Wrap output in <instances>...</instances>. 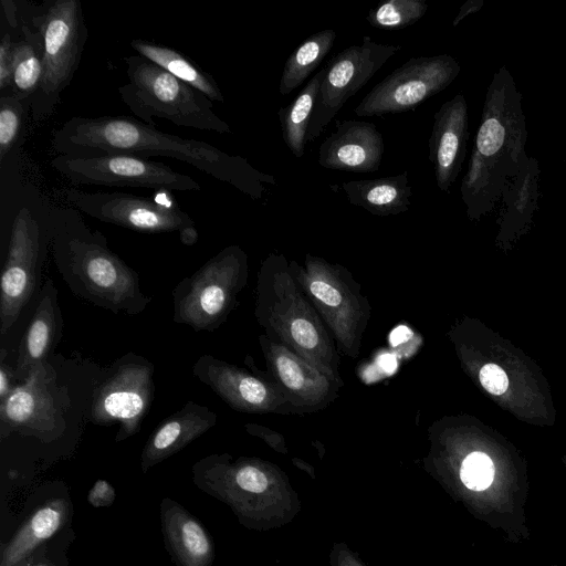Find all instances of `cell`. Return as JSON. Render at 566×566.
<instances>
[{"mask_svg":"<svg viewBox=\"0 0 566 566\" xmlns=\"http://www.w3.org/2000/svg\"><path fill=\"white\" fill-rule=\"evenodd\" d=\"M20 31L23 36L15 41L14 45L10 94L30 105L43 77V50L39 33L29 25L21 14Z\"/></svg>","mask_w":566,"mask_h":566,"instance_id":"26","label":"cell"},{"mask_svg":"<svg viewBox=\"0 0 566 566\" xmlns=\"http://www.w3.org/2000/svg\"><path fill=\"white\" fill-rule=\"evenodd\" d=\"M192 371L195 377L211 388L231 408L241 412L274 411L286 402L276 385L211 355L200 356Z\"/></svg>","mask_w":566,"mask_h":566,"instance_id":"17","label":"cell"},{"mask_svg":"<svg viewBox=\"0 0 566 566\" xmlns=\"http://www.w3.org/2000/svg\"><path fill=\"white\" fill-rule=\"evenodd\" d=\"M340 186L349 203L374 216L399 214L406 212L411 203L412 189L407 171L375 179L345 181Z\"/></svg>","mask_w":566,"mask_h":566,"instance_id":"24","label":"cell"},{"mask_svg":"<svg viewBox=\"0 0 566 566\" xmlns=\"http://www.w3.org/2000/svg\"><path fill=\"white\" fill-rule=\"evenodd\" d=\"M323 75L324 67L314 74L287 106L277 111L283 140L296 158L305 154L307 130Z\"/></svg>","mask_w":566,"mask_h":566,"instance_id":"27","label":"cell"},{"mask_svg":"<svg viewBox=\"0 0 566 566\" xmlns=\"http://www.w3.org/2000/svg\"><path fill=\"white\" fill-rule=\"evenodd\" d=\"M116 499L114 488L106 480H97L88 492L87 501L94 507L111 506Z\"/></svg>","mask_w":566,"mask_h":566,"instance_id":"35","label":"cell"},{"mask_svg":"<svg viewBox=\"0 0 566 566\" xmlns=\"http://www.w3.org/2000/svg\"><path fill=\"white\" fill-rule=\"evenodd\" d=\"M483 0H467L460 8L458 14L452 21V27H457L464 18L481 10Z\"/></svg>","mask_w":566,"mask_h":566,"instance_id":"38","label":"cell"},{"mask_svg":"<svg viewBox=\"0 0 566 566\" xmlns=\"http://www.w3.org/2000/svg\"><path fill=\"white\" fill-rule=\"evenodd\" d=\"M25 103L27 102L17 98L12 94H2L0 97L1 166L9 160L13 150H18V143L22 133L23 119L27 109Z\"/></svg>","mask_w":566,"mask_h":566,"instance_id":"30","label":"cell"},{"mask_svg":"<svg viewBox=\"0 0 566 566\" xmlns=\"http://www.w3.org/2000/svg\"><path fill=\"white\" fill-rule=\"evenodd\" d=\"M248 275V258L238 245H229L209 259L172 291L174 322L196 332H213L235 305Z\"/></svg>","mask_w":566,"mask_h":566,"instance_id":"8","label":"cell"},{"mask_svg":"<svg viewBox=\"0 0 566 566\" xmlns=\"http://www.w3.org/2000/svg\"><path fill=\"white\" fill-rule=\"evenodd\" d=\"M159 518L165 548L176 566H212L213 539L200 520L170 497L160 501Z\"/></svg>","mask_w":566,"mask_h":566,"instance_id":"21","label":"cell"},{"mask_svg":"<svg viewBox=\"0 0 566 566\" xmlns=\"http://www.w3.org/2000/svg\"><path fill=\"white\" fill-rule=\"evenodd\" d=\"M217 422V415L208 407L188 401L180 410L164 419L148 437L142 454L140 470L151 468L182 450Z\"/></svg>","mask_w":566,"mask_h":566,"instance_id":"22","label":"cell"},{"mask_svg":"<svg viewBox=\"0 0 566 566\" xmlns=\"http://www.w3.org/2000/svg\"><path fill=\"white\" fill-rule=\"evenodd\" d=\"M336 32L325 29L306 38L287 57L281 75L279 92L290 94L318 66L334 45Z\"/></svg>","mask_w":566,"mask_h":566,"instance_id":"28","label":"cell"},{"mask_svg":"<svg viewBox=\"0 0 566 566\" xmlns=\"http://www.w3.org/2000/svg\"><path fill=\"white\" fill-rule=\"evenodd\" d=\"M15 41L12 34L4 32L0 42V90L2 94H10L13 72V53Z\"/></svg>","mask_w":566,"mask_h":566,"instance_id":"33","label":"cell"},{"mask_svg":"<svg viewBox=\"0 0 566 566\" xmlns=\"http://www.w3.org/2000/svg\"><path fill=\"white\" fill-rule=\"evenodd\" d=\"M14 369L4 363L3 356H1L0 363V402L8 398L11 391L14 389L18 382Z\"/></svg>","mask_w":566,"mask_h":566,"instance_id":"36","label":"cell"},{"mask_svg":"<svg viewBox=\"0 0 566 566\" xmlns=\"http://www.w3.org/2000/svg\"><path fill=\"white\" fill-rule=\"evenodd\" d=\"M402 46L376 43L364 35L360 44L350 45L334 55L324 66L306 140L317 138L344 104L354 96Z\"/></svg>","mask_w":566,"mask_h":566,"instance_id":"15","label":"cell"},{"mask_svg":"<svg viewBox=\"0 0 566 566\" xmlns=\"http://www.w3.org/2000/svg\"><path fill=\"white\" fill-rule=\"evenodd\" d=\"M522 94L505 65L488 87L469 168L460 191L470 219L489 213L530 157Z\"/></svg>","mask_w":566,"mask_h":566,"instance_id":"2","label":"cell"},{"mask_svg":"<svg viewBox=\"0 0 566 566\" xmlns=\"http://www.w3.org/2000/svg\"><path fill=\"white\" fill-rule=\"evenodd\" d=\"M128 82L118 87L130 112L150 126L155 117L177 126L230 134L231 128L212 109L203 93L172 76L139 54L124 57Z\"/></svg>","mask_w":566,"mask_h":566,"instance_id":"5","label":"cell"},{"mask_svg":"<svg viewBox=\"0 0 566 566\" xmlns=\"http://www.w3.org/2000/svg\"><path fill=\"white\" fill-rule=\"evenodd\" d=\"M461 71L448 54L411 57L376 84L355 107L358 116H384L415 109L446 90Z\"/></svg>","mask_w":566,"mask_h":566,"instance_id":"14","label":"cell"},{"mask_svg":"<svg viewBox=\"0 0 566 566\" xmlns=\"http://www.w3.org/2000/svg\"><path fill=\"white\" fill-rule=\"evenodd\" d=\"M73 514V502L64 484L38 489L28 499L17 530L2 546L0 566H27L41 548L72 528Z\"/></svg>","mask_w":566,"mask_h":566,"instance_id":"16","label":"cell"},{"mask_svg":"<svg viewBox=\"0 0 566 566\" xmlns=\"http://www.w3.org/2000/svg\"><path fill=\"white\" fill-rule=\"evenodd\" d=\"M59 321L56 289L54 283L48 280L19 345L18 358L13 368L19 382L27 378L34 366L46 360V355L59 329Z\"/></svg>","mask_w":566,"mask_h":566,"instance_id":"23","label":"cell"},{"mask_svg":"<svg viewBox=\"0 0 566 566\" xmlns=\"http://www.w3.org/2000/svg\"><path fill=\"white\" fill-rule=\"evenodd\" d=\"M255 315L270 339L289 347L342 386L334 342L283 255L271 254L262 264Z\"/></svg>","mask_w":566,"mask_h":566,"instance_id":"4","label":"cell"},{"mask_svg":"<svg viewBox=\"0 0 566 566\" xmlns=\"http://www.w3.org/2000/svg\"><path fill=\"white\" fill-rule=\"evenodd\" d=\"M479 380L482 387L492 395H503L509 388V378L505 371L492 363L481 367Z\"/></svg>","mask_w":566,"mask_h":566,"instance_id":"34","label":"cell"},{"mask_svg":"<svg viewBox=\"0 0 566 566\" xmlns=\"http://www.w3.org/2000/svg\"><path fill=\"white\" fill-rule=\"evenodd\" d=\"M39 33L43 50V77L30 101L33 122L48 118L80 65L88 29L80 0H49L31 9L25 19Z\"/></svg>","mask_w":566,"mask_h":566,"instance_id":"6","label":"cell"},{"mask_svg":"<svg viewBox=\"0 0 566 566\" xmlns=\"http://www.w3.org/2000/svg\"><path fill=\"white\" fill-rule=\"evenodd\" d=\"M130 46L140 56L148 59L176 78L200 91L212 102H224L223 94L214 78L179 51L140 39L133 40Z\"/></svg>","mask_w":566,"mask_h":566,"instance_id":"25","label":"cell"},{"mask_svg":"<svg viewBox=\"0 0 566 566\" xmlns=\"http://www.w3.org/2000/svg\"><path fill=\"white\" fill-rule=\"evenodd\" d=\"M460 478L463 484L474 491L490 486L494 478V465L483 452H472L462 462Z\"/></svg>","mask_w":566,"mask_h":566,"instance_id":"31","label":"cell"},{"mask_svg":"<svg viewBox=\"0 0 566 566\" xmlns=\"http://www.w3.org/2000/svg\"><path fill=\"white\" fill-rule=\"evenodd\" d=\"M427 10L424 0H388L373 8L366 21L375 29L401 30L420 20Z\"/></svg>","mask_w":566,"mask_h":566,"instance_id":"29","label":"cell"},{"mask_svg":"<svg viewBox=\"0 0 566 566\" xmlns=\"http://www.w3.org/2000/svg\"><path fill=\"white\" fill-rule=\"evenodd\" d=\"M69 405L66 388L57 385L53 367L42 361L0 402L1 437L19 432L50 442L64 432Z\"/></svg>","mask_w":566,"mask_h":566,"instance_id":"13","label":"cell"},{"mask_svg":"<svg viewBox=\"0 0 566 566\" xmlns=\"http://www.w3.org/2000/svg\"><path fill=\"white\" fill-rule=\"evenodd\" d=\"M60 196L67 206L106 223L146 233L178 231L188 245L198 238L195 221L176 205L134 193L87 192L72 187L62 189Z\"/></svg>","mask_w":566,"mask_h":566,"instance_id":"11","label":"cell"},{"mask_svg":"<svg viewBox=\"0 0 566 566\" xmlns=\"http://www.w3.org/2000/svg\"><path fill=\"white\" fill-rule=\"evenodd\" d=\"M51 165L72 185L198 191L199 182L164 163L130 155H56Z\"/></svg>","mask_w":566,"mask_h":566,"instance_id":"10","label":"cell"},{"mask_svg":"<svg viewBox=\"0 0 566 566\" xmlns=\"http://www.w3.org/2000/svg\"><path fill=\"white\" fill-rule=\"evenodd\" d=\"M1 7L9 27L14 30L20 29V8L18 7V2L2 0Z\"/></svg>","mask_w":566,"mask_h":566,"instance_id":"37","label":"cell"},{"mask_svg":"<svg viewBox=\"0 0 566 566\" xmlns=\"http://www.w3.org/2000/svg\"><path fill=\"white\" fill-rule=\"evenodd\" d=\"M260 344L275 384L286 401L297 407H322L329 402L337 382L281 343L260 336Z\"/></svg>","mask_w":566,"mask_h":566,"instance_id":"18","label":"cell"},{"mask_svg":"<svg viewBox=\"0 0 566 566\" xmlns=\"http://www.w3.org/2000/svg\"><path fill=\"white\" fill-rule=\"evenodd\" d=\"M51 248L70 289L93 304L135 315L150 302L140 290L137 273L108 248L99 231L85 223L75 208L53 207Z\"/></svg>","mask_w":566,"mask_h":566,"instance_id":"3","label":"cell"},{"mask_svg":"<svg viewBox=\"0 0 566 566\" xmlns=\"http://www.w3.org/2000/svg\"><path fill=\"white\" fill-rule=\"evenodd\" d=\"M7 259L0 282V334L6 335L30 300L40 272L41 256L52 234L49 205L31 196L15 201Z\"/></svg>","mask_w":566,"mask_h":566,"instance_id":"7","label":"cell"},{"mask_svg":"<svg viewBox=\"0 0 566 566\" xmlns=\"http://www.w3.org/2000/svg\"><path fill=\"white\" fill-rule=\"evenodd\" d=\"M51 144L57 155L159 156L181 160L254 200L263 197L264 184H276L273 176L255 169L241 156L229 155L206 142L158 130L125 115L73 116L54 130Z\"/></svg>","mask_w":566,"mask_h":566,"instance_id":"1","label":"cell"},{"mask_svg":"<svg viewBox=\"0 0 566 566\" xmlns=\"http://www.w3.org/2000/svg\"><path fill=\"white\" fill-rule=\"evenodd\" d=\"M336 130L318 149V164L326 169L348 172H374L385 151L382 135L374 123L337 120Z\"/></svg>","mask_w":566,"mask_h":566,"instance_id":"20","label":"cell"},{"mask_svg":"<svg viewBox=\"0 0 566 566\" xmlns=\"http://www.w3.org/2000/svg\"><path fill=\"white\" fill-rule=\"evenodd\" d=\"M154 392L153 364L132 354L122 357L95 386L90 420L99 426L119 423L115 441L126 440L140 430Z\"/></svg>","mask_w":566,"mask_h":566,"instance_id":"12","label":"cell"},{"mask_svg":"<svg viewBox=\"0 0 566 566\" xmlns=\"http://www.w3.org/2000/svg\"><path fill=\"white\" fill-rule=\"evenodd\" d=\"M469 114L465 97L454 95L434 113L429 138V160L440 190L449 192L457 180L467 154Z\"/></svg>","mask_w":566,"mask_h":566,"instance_id":"19","label":"cell"},{"mask_svg":"<svg viewBox=\"0 0 566 566\" xmlns=\"http://www.w3.org/2000/svg\"><path fill=\"white\" fill-rule=\"evenodd\" d=\"M293 275L304 294L331 328L339 350L357 357L369 318L368 302L342 266L307 254L305 266L291 262Z\"/></svg>","mask_w":566,"mask_h":566,"instance_id":"9","label":"cell"},{"mask_svg":"<svg viewBox=\"0 0 566 566\" xmlns=\"http://www.w3.org/2000/svg\"><path fill=\"white\" fill-rule=\"evenodd\" d=\"M74 538L73 528L63 532L41 548L27 566H67V552Z\"/></svg>","mask_w":566,"mask_h":566,"instance_id":"32","label":"cell"}]
</instances>
